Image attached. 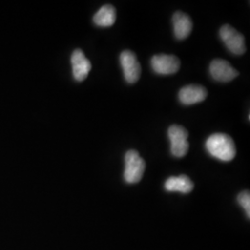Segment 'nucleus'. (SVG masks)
<instances>
[{"label": "nucleus", "instance_id": "nucleus-13", "mask_svg": "<svg viewBox=\"0 0 250 250\" xmlns=\"http://www.w3.org/2000/svg\"><path fill=\"white\" fill-rule=\"evenodd\" d=\"M238 202L245 209L248 217H250V191H243L238 195Z\"/></svg>", "mask_w": 250, "mask_h": 250}, {"label": "nucleus", "instance_id": "nucleus-9", "mask_svg": "<svg viewBox=\"0 0 250 250\" xmlns=\"http://www.w3.org/2000/svg\"><path fill=\"white\" fill-rule=\"evenodd\" d=\"M208 91L204 86L198 84H189L179 92V99L184 105H193L205 100Z\"/></svg>", "mask_w": 250, "mask_h": 250}, {"label": "nucleus", "instance_id": "nucleus-5", "mask_svg": "<svg viewBox=\"0 0 250 250\" xmlns=\"http://www.w3.org/2000/svg\"><path fill=\"white\" fill-rule=\"evenodd\" d=\"M120 62L124 70L125 80L129 83H134L141 75V66L136 55L130 50H125L120 55Z\"/></svg>", "mask_w": 250, "mask_h": 250}, {"label": "nucleus", "instance_id": "nucleus-3", "mask_svg": "<svg viewBox=\"0 0 250 250\" xmlns=\"http://www.w3.org/2000/svg\"><path fill=\"white\" fill-rule=\"evenodd\" d=\"M168 136L171 143V154L176 158L185 157L189 149L188 130L181 125H171L168 130Z\"/></svg>", "mask_w": 250, "mask_h": 250}, {"label": "nucleus", "instance_id": "nucleus-1", "mask_svg": "<svg viewBox=\"0 0 250 250\" xmlns=\"http://www.w3.org/2000/svg\"><path fill=\"white\" fill-rule=\"evenodd\" d=\"M206 148L212 157L220 161H232L236 155V148L232 137L221 133L212 134L207 139Z\"/></svg>", "mask_w": 250, "mask_h": 250}, {"label": "nucleus", "instance_id": "nucleus-6", "mask_svg": "<svg viewBox=\"0 0 250 250\" xmlns=\"http://www.w3.org/2000/svg\"><path fill=\"white\" fill-rule=\"evenodd\" d=\"M153 71L159 74L169 75L177 72L181 67V62L174 55L158 54L151 59Z\"/></svg>", "mask_w": 250, "mask_h": 250}, {"label": "nucleus", "instance_id": "nucleus-10", "mask_svg": "<svg viewBox=\"0 0 250 250\" xmlns=\"http://www.w3.org/2000/svg\"><path fill=\"white\" fill-rule=\"evenodd\" d=\"M172 23L174 36L178 40H184L190 36L193 29V22L188 14L182 11H176L172 16Z\"/></svg>", "mask_w": 250, "mask_h": 250}, {"label": "nucleus", "instance_id": "nucleus-7", "mask_svg": "<svg viewBox=\"0 0 250 250\" xmlns=\"http://www.w3.org/2000/svg\"><path fill=\"white\" fill-rule=\"evenodd\" d=\"M210 75L214 80L222 83H227L235 79L239 72H237L232 65L224 60H214L209 66Z\"/></svg>", "mask_w": 250, "mask_h": 250}, {"label": "nucleus", "instance_id": "nucleus-2", "mask_svg": "<svg viewBox=\"0 0 250 250\" xmlns=\"http://www.w3.org/2000/svg\"><path fill=\"white\" fill-rule=\"evenodd\" d=\"M146 163L136 150H129L125 154V182L128 184H136L141 181Z\"/></svg>", "mask_w": 250, "mask_h": 250}, {"label": "nucleus", "instance_id": "nucleus-12", "mask_svg": "<svg viewBox=\"0 0 250 250\" xmlns=\"http://www.w3.org/2000/svg\"><path fill=\"white\" fill-rule=\"evenodd\" d=\"M194 188V184L187 175L172 176L165 182V189L170 192H180L183 194L190 193Z\"/></svg>", "mask_w": 250, "mask_h": 250}, {"label": "nucleus", "instance_id": "nucleus-8", "mask_svg": "<svg viewBox=\"0 0 250 250\" xmlns=\"http://www.w3.org/2000/svg\"><path fill=\"white\" fill-rule=\"evenodd\" d=\"M71 62L74 79L78 82L85 80L92 69V64L84 53L81 49H75L72 53Z\"/></svg>", "mask_w": 250, "mask_h": 250}, {"label": "nucleus", "instance_id": "nucleus-11", "mask_svg": "<svg viewBox=\"0 0 250 250\" xmlns=\"http://www.w3.org/2000/svg\"><path fill=\"white\" fill-rule=\"evenodd\" d=\"M116 21V9L112 5H104L97 11L93 17L96 25L100 27L112 26Z\"/></svg>", "mask_w": 250, "mask_h": 250}, {"label": "nucleus", "instance_id": "nucleus-4", "mask_svg": "<svg viewBox=\"0 0 250 250\" xmlns=\"http://www.w3.org/2000/svg\"><path fill=\"white\" fill-rule=\"evenodd\" d=\"M220 36L227 48L234 55H243L246 52L245 37L233 27L225 24L220 29Z\"/></svg>", "mask_w": 250, "mask_h": 250}]
</instances>
